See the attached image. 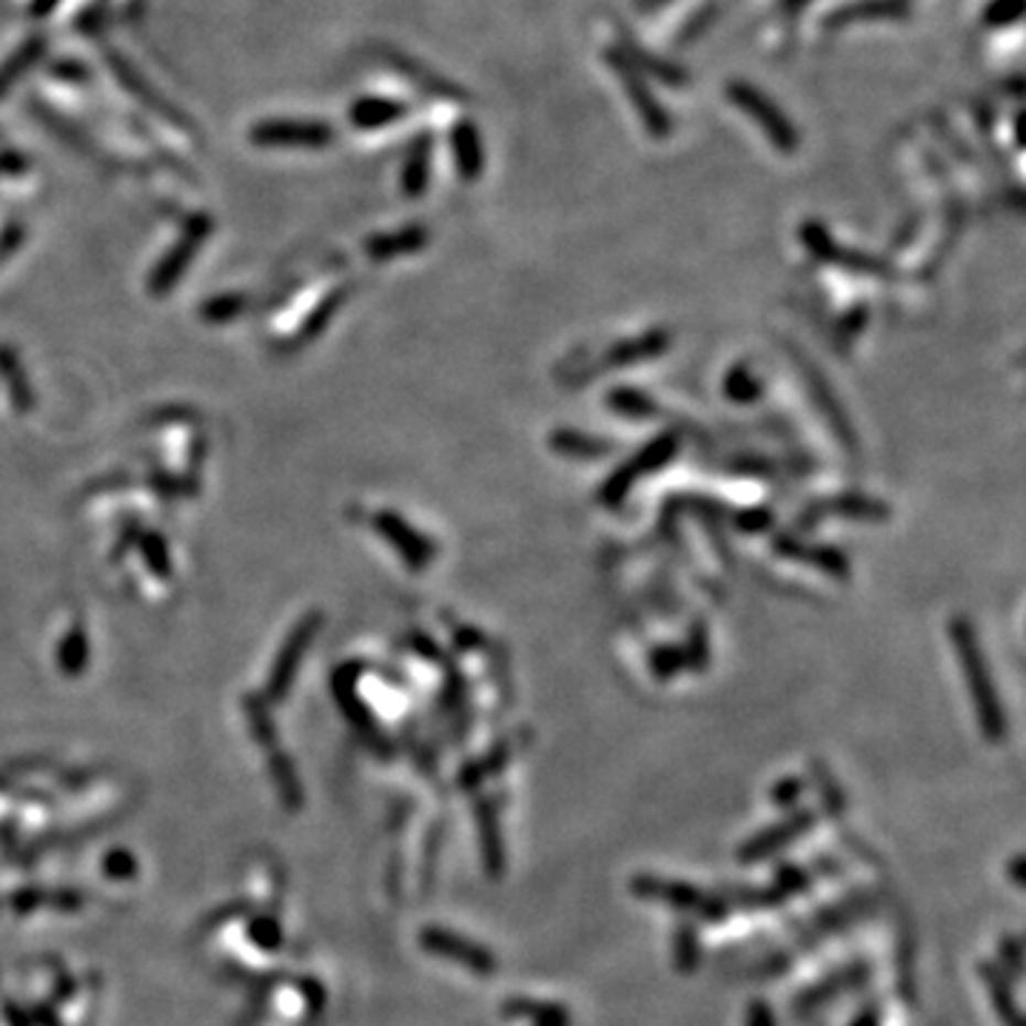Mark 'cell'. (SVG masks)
<instances>
[{"label": "cell", "mask_w": 1026, "mask_h": 1026, "mask_svg": "<svg viewBox=\"0 0 1026 1026\" xmlns=\"http://www.w3.org/2000/svg\"><path fill=\"white\" fill-rule=\"evenodd\" d=\"M950 639L958 659H961V670H964L966 676V690H970L972 710H975V719H979L981 736L992 744H1001L1006 738V733H1009V724H1006L1004 704H1001L998 690H995V682H992L990 665H986V656L984 648H981L979 636H975V630H972V625L966 619H952Z\"/></svg>", "instance_id": "1"}, {"label": "cell", "mask_w": 1026, "mask_h": 1026, "mask_svg": "<svg viewBox=\"0 0 1026 1026\" xmlns=\"http://www.w3.org/2000/svg\"><path fill=\"white\" fill-rule=\"evenodd\" d=\"M627 887H630V896L634 898L665 904V907L682 912V918H693V921L722 924L733 916L731 904L724 901L719 893H708V889L696 887V884L670 878V875L636 873Z\"/></svg>", "instance_id": "2"}, {"label": "cell", "mask_w": 1026, "mask_h": 1026, "mask_svg": "<svg viewBox=\"0 0 1026 1026\" xmlns=\"http://www.w3.org/2000/svg\"><path fill=\"white\" fill-rule=\"evenodd\" d=\"M724 91H727V100H731V104H736L750 120H756L758 129L765 131V138L770 140L773 149H779V152L785 154H792L799 149V129L790 123V118H787L785 111L773 104L770 97L758 89V86H753V83L747 80H733L727 83V89Z\"/></svg>", "instance_id": "3"}, {"label": "cell", "mask_w": 1026, "mask_h": 1026, "mask_svg": "<svg viewBox=\"0 0 1026 1026\" xmlns=\"http://www.w3.org/2000/svg\"><path fill=\"white\" fill-rule=\"evenodd\" d=\"M816 824H819V813H816L813 807H796V810H790L781 821L765 827V830H758L750 839H744L736 847V862H767L773 855L785 853V850L790 847V844H796L799 839H804Z\"/></svg>", "instance_id": "4"}, {"label": "cell", "mask_w": 1026, "mask_h": 1026, "mask_svg": "<svg viewBox=\"0 0 1026 1026\" xmlns=\"http://www.w3.org/2000/svg\"><path fill=\"white\" fill-rule=\"evenodd\" d=\"M605 61H607V66H611V72H614V75L622 80V86H625L627 100H630V104H634V109L639 111L641 123H645V129H648L650 138H654V140H668L670 129H673V120H670V111L665 109L659 100H656V95L650 91L648 80H645V77H641L639 72H636L634 66H630V63H627L625 57L619 55V48H616V46L607 48Z\"/></svg>", "instance_id": "5"}, {"label": "cell", "mask_w": 1026, "mask_h": 1026, "mask_svg": "<svg viewBox=\"0 0 1026 1026\" xmlns=\"http://www.w3.org/2000/svg\"><path fill=\"white\" fill-rule=\"evenodd\" d=\"M420 947L431 955L449 961V964L462 966V970L474 972V975H494L499 961L494 952L479 941L460 936L445 927H422L420 930Z\"/></svg>", "instance_id": "6"}, {"label": "cell", "mask_w": 1026, "mask_h": 1026, "mask_svg": "<svg viewBox=\"0 0 1026 1026\" xmlns=\"http://www.w3.org/2000/svg\"><path fill=\"white\" fill-rule=\"evenodd\" d=\"M873 979V964L867 961H853L847 966H839L830 975H824L816 984L804 986V990L792 998L790 1009L796 1018H807V1015L819 1013L821 1006H830L835 998L841 995H850V992H858L870 984Z\"/></svg>", "instance_id": "7"}, {"label": "cell", "mask_w": 1026, "mask_h": 1026, "mask_svg": "<svg viewBox=\"0 0 1026 1026\" xmlns=\"http://www.w3.org/2000/svg\"><path fill=\"white\" fill-rule=\"evenodd\" d=\"M676 449H679V440H676L673 434H665V436H659V440L650 442V445H645L641 454H636L634 460L627 462V465H622V468L616 471L611 479H607V485L602 488V499H605V505H611V508L619 505L622 499L630 494V488L639 483L641 476L665 468V465H668V462L676 456Z\"/></svg>", "instance_id": "8"}, {"label": "cell", "mask_w": 1026, "mask_h": 1026, "mask_svg": "<svg viewBox=\"0 0 1026 1026\" xmlns=\"http://www.w3.org/2000/svg\"><path fill=\"white\" fill-rule=\"evenodd\" d=\"M474 821H476V839H479V858H483L485 875H488L490 882H503L505 875H508V844H505L499 804H496L490 796H476Z\"/></svg>", "instance_id": "9"}, {"label": "cell", "mask_w": 1026, "mask_h": 1026, "mask_svg": "<svg viewBox=\"0 0 1026 1026\" xmlns=\"http://www.w3.org/2000/svg\"><path fill=\"white\" fill-rule=\"evenodd\" d=\"M801 240H804L810 255L830 262V266H844V269L862 271V274L882 277V280L893 277V269H889L884 260H875V257L867 255H855L850 248H841L839 242L833 240V235L827 231V226H821V223H804V226H801Z\"/></svg>", "instance_id": "10"}, {"label": "cell", "mask_w": 1026, "mask_h": 1026, "mask_svg": "<svg viewBox=\"0 0 1026 1026\" xmlns=\"http://www.w3.org/2000/svg\"><path fill=\"white\" fill-rule=\"evenodd\" d=\"M334 131L311 120H266L251 129V140L260 145H328Z\"/></svg>", "instance_id": "11"}, {"label": "cell", "mask_w": 1026, "mask_h": 1026, "mask_svg": "<svg viewBox=\"0 0 1026 1026\" xmlns=\"http://www.w3.org/2000/svg\"><path fill=\"white\" fill-rule=\"evenodd\" d=\"M912 9L907 0H853L844 7L833 9L824 18L827 32L844 29L850 23H867V21H907Z\"/></svg>", "instance_id": "12"}, {"label": "cell", "mask_w": 1026, "mask_h": 1026, "mask_svg": "<svg viewBox=\"0 0 1026 1026\" xmlns=\"http://www.w3.org/2000/svg\"><path fill=\"white\" fill-rule=\"evenodd\" d=\"M616 32H619V43H616L619 55L625 57V61L630 63V66H634L641 77L650 75V77H656V80L668 83V86H684V83L690 80L688 72L679 69L676 63L654 55V52H648V48H641V43L636 41V37L630 35L625 26H616Z\"/></svg>", "instance_id": "13"}, {"label": "cell", "mask_w": 1026, "mask_h": 1026, "mask_svg": "<svg viewBox=\"0 0 1026 1026\" xmlns=\"http://www.w3.org/2000/svg\"><path fill=\"white\" fill-rule=\"evenodd\" d=\"M979 979L984 984L986 995H990L992 1009L998 1015L1001 1026H1026L1018 998H1015V981L1006 979L1004 970L992 958L979 961Z\"/></svg>", "instance_id": "14"}, {"label": "cell", "mask_w": 1026, "mask_h": 1026, "mask_svg": "<svg viewBox=\"0 0 1026 1026\" xmlns=\"http://www.w3.org/2000/svg\"><path fill=\"white\" fill-rule=\"evenodd\" d=\"M503 1018L531 1020V1026H573V1015L559 1001L528 998V995H510L499 1006Z\"/></svg>", "instance_id": "15"}, {"label": "cell", "mask_w": 1026, "mask_h": 1026, "mask_svg": "<svg viewBox=\"0 0 1026 1026\" xmlns=\"http://www.w3.org/2000/svg\"><path fill=\"white\" fill-rule=\"evenodd\" d=\"M451 152H454L456 172L462 180H476L483 177L485 172V145L483 134L471 120H460L451 129Z\"/></svg>", "instance_id": "16"}, {"label": "cell", "mask_w": 1026, "mask_h": 1026, "mask_svg": "<svg viewBox=\"0 0 1026 1026\" xmlns=\"http://www.w3.org/2000/svg\"><path fill=\"white\" fill-rule=\"evenodd\" d=\"M776 551L787 559H796V562H810V565L821 568L824 573L835 579H847V557L839 553L835 548H824V544H804L796 542L790 537H779L776 539Z\"/></svg>", "instance_id": "17"}, {"label": "cell", "mask_w": 1026, "mask_h": 1026, "mask_svg": "<svg viewBox=\"0 0 1026 1026\" xmlns=\"http://www.w3.org/2000/svg\"><path fill=\"white\" fill-rule=\"evenodd\" d=\"M670 947H673L676 972L693 975L702 966V936H699V927L693 918H679L676 921Z\"/></svg>", "instance_id": "18"}, {"label": "cell", "mask_w": 1026, "mask_h": 1026, "mask_svg": "<svg viewBox=\"0 0 1026 1026\" xmlns=\"http://www.w3.org/2000/svg\"><path fill=\"white\" fill-rule=\"evenodd\" d=\"M406 104L388 100V97H359L352 106V123L357 129H382L406 118Z\"/></svg>", "instance_id": "19"}, {"label": "cell", "mask_w": 1026, "mask_h": 1026, "mask_svg": "<svg viewBox=\"0 0 1026 1026\" xmlns=\"http://www.w3.org/2000/svg\"><path fill=\"white\" fill-rule=\"evenodd\" d=\"M386 61H391L393 66H397V69L408 77V80L417 83V86L425 89L428 95L445 97V100H468V95H465L460 86H454V83L445 80V77L434 75V72H425V66H420L417 61H408V57H402V55H386Z\"/></svg>", "instance_id": "20"}, {"label": "cell", "mask_w": 1026, "mask_h": 1026, "mask_svg": "<svg viewBox=\"0 0 1026 1026\" xmlns=\"http://www.w3.org/2000/svg\"><path fill=\"white\" fill-rule=\"evenodd\" d=\"M428 174H431V138L420 134V140L408 152L406 165H402V192L408 197H420L428 186Z\"/></svg>", "instance_id": "21"}, {"label": "cell", "mask_w": 1026, "mask_h": 1026, "mask_svg": "<svg viewBox=\"0 0 1026 1026\" xmlns=\"http://www.w3.org/2000/svg\"><path fill=\"white\" fill-rule=\"evenodd\" d=\"M510 758H514V744H508V742L496 744L494 750H490V756L476 758V762H471V765L462 767L460 785L465 787V790H474V787L483 785L485 779H490L494 773L505 770V767L510 765Z\"/></svg>", "instance_id": "22"}, {"label": "cell", "mask_w": 1026, "mask_h": 1026, "mask_svg": "<svg viewBox=\"0 0 1026 1026\" xmlns=\"http://www.w3.org/2000/svg\"><path fill=\"white\" fill-rule=\"evenodd\" d=\"M819 510L839 514V517H853V519H884L889 514L887 505L864 494L833 496V499H827L824 505H819Z\"/></svg>", "instance_id": "23"}, {"label": "cell", "mask_w": 1026, "mask_h": 1026, "mask_svg": "<svg viewBox=\"0 0 1026 1026\" xmlns=\"http://www.w3.org/2000/svg\"><path fill=\"white\" fill-rule=\"evenodd\" d=\"M816 878H819V875L813 873V867H807V864L779 862L773 867V887L779 889L787 901L796 896H807V893L813 889Z\"/></svg>", "instance_id": "24"}, {"label": "cell", "mask_w": 1026, "mask_h": 1026, "mask_svg": "<svg viewBox=\"0 0 1026 1026\" xmlns=\"http://www.w3.org/2000/svg\"><path fill=\"white\" fill-rule=\"evenodd\" d=\"M379 528L386 531V537H391L393 542L400 544V553L408 562H413V565H425L428 559H431V544H428L420 533H413L411 528H406L400 519L382 517L379 519Z\"/></svg>", "instance_id": "25"}, {"label": "cell", "mask_w": 1026, "mask_h": 1026, "mask_svg": "<svg viewBox=\"0 0 1026 1026\" xmlns=\"http://www.w3.org/2000/svg\"><path fill=\"white\" fill-rule=\"evenodd\" d=\"M724 901L738 909H776L785 907L787 898L776 887H727V893H719Z\"/></svg>", "instance_id": "26"}, {"label": "cell", "mask_w": 1026, "mask_h": 1026, "mask_svg": "<svg viewBox=\"0 0 1026 1026\" xmlns=\"http://www.w3.org/2000/svg\"><path fill=\"white\" fill-rule=\"evenodd\" d=\"M43 46H46V41H43V37H32V41L21 43V48H18V52H14V55L9 57L3 66H0V97L7 95L9 89H12L18 77L26 75L29 66H32V63H35L37 57L43 55Z\"/></svg>", "instance_id": "27"}, {"label": "cell", "mask_w": 1026, "mask_h": 1026, "mask_svg": "<svg viewBox=\"0 0 1026 1026\" xmlns=\"http://www.w3.org/2000/svg\"><path fill=\"white\" fill-rule=\"evenodd\" d=\"M898 992L909 1006L916 1004V938L909 927H901L898 938Z\"/></svg>", "instance_id": "28"}, {"label": "cell", "mask_w": 1026, "mask_h": 1026, "mask_svg": "<svg viewBox=\"0 0 1026 1026\" xmlns=\"http://www.w3.org/2000/svg\"><path fill=\"white\" fill-rule=\"evenodd\" d=\"M668 345H670L668 334H665V331H654V334H648V337L630 339L627 345H622V348L611 352L607 363H622V366H630V363H636V359L659 357L661 352H668Z\"/></svg>", "instance_id": "29"}, {"label": "cell", "mask_w": 1026, "mask_h": 1026, "mask_svg": "<svg viewBox=\"0 0 1026 1026\" xmlns=\"http://www.w3.org/2000/svg\"><path fill=\"white\" fill-rule=\"evenodd\" d=\"M428 235L422 226H411L402 228L397 235H382L374 237L371 240V255L374 257H397V255H408V251H417L420 246H425Z\"/></svg>", "instance_id": "30"}, {"label": "cell", "mask_w": 1026, "mask_h": 1026, "mask_svg": "<svg viewBox=\"0 0 1026 1026\" xmlns=\"http://www.w3.org/2000/svg\"><path fill=\"white\" fill-rule=\"evenodd\" d=\"M719 14H722V3H719V0H704L702 7L693 9V14H690L688 21L682 23V29L676 32V37H673L676 46H690V43H696L699 37H702L704 32H708V29L719 21Z\"/></svg>", "instance_id": "31"}, {"label": "cell", "mask_w": 1026, "mask_h": 1026, "mask_svg": "<svg viewBox=\"0 0 1026 1026\" xmlns=\"http://www.w3.org/2000/svg\"><path fill=\"white\" fill-rule=\"evenodd\" d=\"M553 449H557L559 454L579 456V460H600V456H605L607 451H611V445L596 440V436L579 434V431H559V434L553 436Z\"/></svg>", "instance_id": "32"}, {"label": "cell", "mask_w": 1026, "mask_h": 1026, "mask_svg": "<svg viewBox=\"0 0 1026 1026\" xmlns=\"http://www.w3.org/2000/svg\"><path fill=\"white\" fill-rule=\"evenodd\" d=\"M992 961L1004 970L1006 979H1013V981L1024 979V970H1026L1024 938H1020L1018 932H1004V936L998 938V955L992 958Z\"/></svg>", "instance_id": "33"}, {"label": "cell", "mask_w": 1026, "mask_h": 1026, "mask_svg": "<svg viewBox=\"0 0 1026 1026\" xmlns=\"http://www.w3.org/2000/svg\"><path fill=\"white\" fill-rule=\"evenodd\" d=\"M611 406L616 408V413L627 417V420H650L656 417V406L650 400L648 393L634 391V388H619V391L611 393Z\"/></svg>", "instance_id": "34"}, {"label": "cell", "mask_w": 1026, "mask_h": 1026, "mask_svg": "<svg viewBox=\"0 0 1026 1026\" xmlns=\"http://www.w3.org/2000/svg\"><path fill=\"white\" fill-rule=\"evenodd\" d=\"M1024 0H990L981 12L986 29H1013L1024 18Z\"/></svg>", "instance_id": "35"}, {"label": "cell", "mask_w": 1026, "mask_h": 1026, "mask_svg": "<svg viewBox=\"0 0 1026 1026\" xmlns=\"http://www.w3.org/2000/svg\"><path fill=\"white\" fill-rule=\"evenodd\" d=\"M813 770H816V787H819V792H821V804H824V813L833 816V819H841L844 810H847L844 792H841V787L835 785V779L830 776V770H827L824 765L816 762Z\"/></svg>", "instance_id": "36"}, {"label": "cell", "mask_w": 1026, "mask_h": 1026, "mask_svg": "<svg viewBox=\"0 0 1026 1026\" xmlns=\"http://www.w3.org/2000/svg\"><path fill=\"white\" fill-rule=\"evenodd\" d=\"M724 393H727L733 402H742L744 406V402L758 400V393H762V382L753 377V371L738 366L727 374V379H724Z\"/></svg>", "instance_id": "37"}, {"label": "cell", "mask_w": 1026, "mask_h": 1026, "mask_svg": "<svg viewBox=\"0 0 1026 1026\" xmlns=\"http://www.w3.org/2000/svg\"><path fill=\"white\" fill-rule=\"evenodd\" d=\"M807 792V781L799 779V776H787V779L776 781L770 787V804L779 807V810H796L801 807V796Z\"/></svg>", "instance_id": "38"}, {"label": "cell", "mask_w": 1026, "mask_h": 1026, "mask_svg": "<svg viewBox=\"0 0 1026 1026\" xmlns=\"http://www.w3.org/2000/svg\"><path fill=\"white\" fill-rule=\"evenodd\" d=\"M682 668H688V659H684L682 650L656 648L654 654H650V670H654L656 679H670V676H676Z\"/></svg>", "instance_id": "39"}, {"label": "cell", "mask_w": 1026, "mask_h": 1026, "mask_svg": "<svg viewBox=\"0 0 1026 1026\" xmlns=\"http://www.w3.org/2000/svg\"><path fill=\"white\" fill-rule=\"evenodd\" d=\"M744 1026H779V1018L765 998H753L744 1009Z\"/></svg>", "instance_id": "40"}, {"label": "cell", "mask_w": 1026, "mask_h": 1026, "mask_svg": "<svg viewBox=\"0 0 1026 1026\" xmlns=\"http://www.w3.org/2000/svg\"><path fill=\"white\" fill-rule=\"evenodd\" d=\"M847 1026H884V1009L882 1004H867L862 1013H855Z\"/></svg>", "instance_id": "41"}, {"label": "cell", "mask_w": 1026, "mask_h": 1026, "mask_svg": "<svg viewBox=\"0 0 1026 1026\" xmlns=\"http://www.w3.org/2000/svg\"><path fill=\"white\" fill-rule=\"evenodd\" d=\"M810 3H813V0H779V3H776V12H779L781 18H787V21H792V18H799Z\"/></svg>", "instance_id": "42"}, {"label": "cell", "mask_w": 1026, "mask_h": 1026, "mask_svg": "<svg viewBox=\"0 0 1026 1026\" xmlns=\"http://www.w3.org/2000/svg\"><path fill=\"white\" fill-rule=\"evenodd\" d=\"M1009 875H1013V884L1018 889L1026 887V867H1024V855H1013V862H1009Z\"/></svg>", "instance_id": "43"}, {"label": "cell", "mask_w": 1026, "mask_h": 1026, "mask_svg": "<svg viewBox=\"0 0 1026 1026\" xmlns=\"http://www.w3.org/2000/svg\"><path fill=\"white\" fill-rule=\"evenodd\" d=\"M668 3H673V0H636V9H639V12H656V9H661V7H668Z\"/></svg>", "instance_id": "44"}, {"label": "cell", "mask_w": 1026, "mask_h": 1026, "mask_svg": "<svg viewBox=\"0 0 1026 1026\" xmlns=\"http://www.w3.org/2000/svg\"><path fill=\"white\" fill-rule=\"evenodd\" d=\"M55 3H57V0H35V7H32V14H37V18H41V14L52 12V9H55Z\"/></svg>", "instance_id": "45"}, {"label": "cell", "mask_w": 1026, "mask_h": 1026, "mask_svg": "<svg viewBox=\"0 0 1026 1026\" xmlns=\"http://www.w3.org/2000/svg\"><path fill=\"white\" fill-rule=\"evenodd\" d=\"M1015 145H1024V111L1015 115Z\"/></svg>", "instance_id": "46"}]
</instances>
